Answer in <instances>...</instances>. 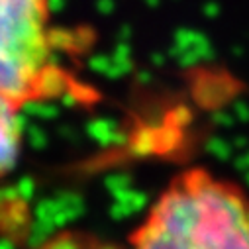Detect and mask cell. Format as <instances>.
I'll return each instance as SVG.
<instances>
[{"label":"cell","mask_w":249,"mask_h":249,"mask_svg":"<svg viewBox=\"0 0 249 249\" xmlns=\"http://www.w3.org/2000/svg\"><path fill=\"white\" fill-rule=\"evenodd\" d=\"M130 249H249V191L208 167L173 175L128 237Z\"/></svg>","instance_id":"cell-2"},{"label":"cell","mask_w":249,"mask_h":249,"mask_svg":"<svg viewBox=\"0 0 249 249\" xmlns=\"http://www.w3.org/2000/svg\"><path fill=\"white\" fill-rule=\"evenodd\" d=\"M81 37L55 22L51 0H0V96L20 110L92 102L96 92L75 71Z\"/></svg>","instance_id":"cell-1"},{"label":"cell","mask_w":249,"mask_h":249,"mask_svg":"<svg viewBox=\"0 0 249 249\" xmlns=\"http://www.w3.org/2000/svg\"><path fill=\"white\" fill-rule=\"evenodd\" d=\"M32 249H102L96 237L81 231H59Z\"/></svg>","instance_id":"cell-4"},{"label":"cell","mask_w":249,"mask_h":249,"mask_svg":"<svg viewBox=\"0 0 249 249\" xmlns=\"http://www.w3.org/2000/svg\"><path fill=\"white\" fill-rule=\"evenodd\" d=\"M22 110L0 96V178L14 171L22 155Z\"/></svg>","instance_id":"cell-3"}]
</instances>
